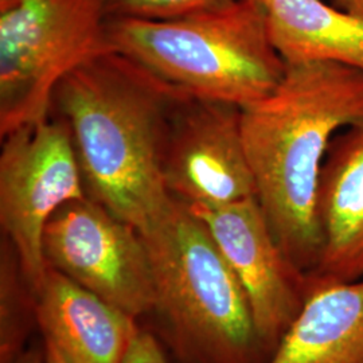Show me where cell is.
<instances>
[{"label": "cell", "instance_id": "1", "mask_svg": "<svg viewBox=\"0 0 363 363\" xmlns=\"http://www.w3.org/2000/svg\"><path fill=\"white\" fill-rule=\"evenodd\" d=\"M184 91L113 49L73 69L52 91L88 196L144 232L172 203L162 177L169 116Z\"/></svg>", "mask_w": 363, "mask_h": 363}, {"label": "cell", "instance_id": "2", "mask_svg": "<svg viewBox=\"0 0 363 363\" xmlns=\"http://www.w3.org/2000/svg\"><path fill=\"white\" fill-rule=\"evenodd\" d=\"M241 111L261 211L286 257L312 273L323 250L320 171L337 130L363 124V72L325 61L286 65L279 86Z\"/></svg>", "mask_w": 363, "mask_h": 363}, {"label": "cell", "instance_id": "3", "mask_svg": "<svg viewBox=\"0 0 363 363\" xmlns=\"http://www.w3.org/2000/svg\"><path fill=\"white\" fill-rule=\"evenodd\" d=\"M148 249L156 312L190 363H267L245 291L206 225L174 198L140 232Z\"/></svg>", "mask_w": 363, "mask_h": 363}, {"label": "cell", "instance_id": "4", "mask_svg": "<svg viewBox=\"0 0 363 363\" xmlns=\"http://www.w3.org/2000/svg\"><path fill=\"white\" fill-rule=\"evenodd\" d=\"M108 39L182 91L241 108L272 93L286 72L257 0L169 21L109 18Z\"/></svg>", "mask_w": 363, "mask_h": 363}, {"label": "cell", "instance_id": "5", "mask_svg": "<svg viewBox=\"0 0 363 363\" xmlns=\"http://www.w3.org/2000/svg\"><path fill=\"white\" fill-rule=\"evenodd\" d=\"M106 0L0 3V138L50 117L52 91L111 50Z\"/></svg>", "mask_w": 363, "mask_h": 363}, {"label": "cell", "instance_id": "6", "mask_svg": "<svg viewBox=\"0 0 363 363\" xmlns=\"http://www.w3.org/2000/svg\"><path fill=\"white\" fill-rule=\"evenodd\" d=\"M0 147V226L31 288L38 292L48 265L43 232L67 202L88 196L64 121L50 116L7 133Z\"/></svg>", "mask_w": 363, "mask_h": 363}, {"label": "cell", "instance_id": "7", "mask_svg": "<svg viewBox=\"0 0 363 363\" xmlns=\"http://www.w3.org/2000/svg\"><path fill=\"white\" fill-rule=\"evenodd\" d=\"M46 265L138 319L154 311L155 281L140 232L91 196L58 208L43 232Z\"/></svg>", "mask_w": 363, "mask_h": 363}, {"label": "cell", "instance_id": "8", "mask_svg": "<svg viewBox=\"0 0 363 363\" xmlns=\"http://www.w3.org/2000/svg\"><path fill=\"white\" fill-rule=\"evenodd\" d=\"M241 116L238 105L183 93L162 151V177L175 199L220 208L256 198Z\"/></svg>", "mask_w": 363, "mask_h": 363}, {"label": "cell", "instance_id": "9", "mask_svg": "<svg viewBox=\"0 0 363 363\" xmlns=\"http://www.w3.org/2000/svg\"><path fill=\"white\" fill-rule=\"evenodd\" d=\"M189 208L206 225L244 288L257 335L271 358L308 298V273L279 247L256 198Z\"/></svg>", "mask_w": 363, "mask_h": 363}, {"label": "cell", "instance_id": "10", "mask_svg": "<svg viewBox=\"0 0 363 363\" xmlns=\"http://www.w3.org/2000/svg\"><path fill=\"white\" fill-rule=\"evenodd\" d=\"M318 220L323 250L308 273L311 281L363 279V124L346 128L330 143L319 178Z\"/></svg>", "mask_w": 363, "mask_h": 363}, {"label": "cell", "instance_id": "11", "mask_svg": "<svg viewBox=\"0 0 363 363\" xmlns=\"http://www.w3.org/2000/svg\"><path fill=\"white\" fill-rule=\"evenodd\" d=\"M37 320L64 363H121L139 331L133 316L50 267L37 292Z\"/></svg>", "mask_w": 363, "mask_h": 363}, {"label": "cell", "instance_id": "12", "mask_svg": "<svg viewBox=\"0 0 363 363\" xmlns=\"http://www.w3.org/2000/svg\"><path fill=\"white\" fill-rule=\"evenodd\" d=\"M267 363H363V279L311 281L301 311Z\"/></svg>", "mask_w": 363, "mask_h": 363}, {"label": "cell", "instance_id": "13", "mask_svg": "<svg viewBox=\"0 0 363 363\" xmlns=\"http://www.w3.org/2000/svg\"><path fill=\"white\" fill-rule=\"evenodd\" d=\"M286 65L335 62L363 72V19L322 0H257Z\"/></svg>", "mask_w": 363, "mask_h": 363}, {"label": "cell", "instance_id": "14", "mask_svg": "<svg viewBox=\"0 0 363 363\" xmlns=\"http://www.w3.org/2000/svg\"><path fill=\"white\" fill-rule=\"evenodd\" d=\"M37 320V294L26 280L18 255L3 237L0 247V363H13Z\"/></svg>", "mask_w": 363, "mask_h": 363}, {"label": "cell", "instance_id": "15", "mask_svg": "<svg viewBox=\"0 0 363 363\" xmlns=\"http://www.w3.org/2000/svg\"><path fill=\"white\" fill-rule=\"evenodd\" d=\"M235 0H106L109 18L169 21L228 6Z\"/></svg>", "mask_w": 363, "mask_h": 363}, {"label": "cell", "instance_id": "16", "mask_svg": "<svg viewBox=\"0 0 363 363\" xmlns=\"http://www.w3.org/2000/svg\"><path fill=\"white\" fill-rule=\"evenodd\" d=\"M121 363H167V361L155 337L139 328Z\"/></svg>", "mask_w": 363, "mask_h": 363}, {"label": "cell", "instance_id": "17", "mask_svg": "<svg viewBox=\"0 0 363 363\" xmlns=\"http://www.w3.org/2000/svg\"><path fill=\"white\" fill-rule=\"evenodd\" d=\"M13 363H46L45 345H43V347L33 346V347L27 349L18 357V359Z\"/></svg>", "mask_w": 363, "mask_h": 363}, {"label": "cell", "instance_id": "18", "mask_svg": "<svg viewBox=\"0 0 363 363\" xmlns=\"http://www.w3.org/2000/svg\"><path fill=\"white\" fill-rule=\"evenodd\" d=\"M333 6L363 19V0H331Z\"/></svg>", "mask_w": 363, "mask_h": 363}, {"label": "cell", "instance_id": "19", "mask_svg": "<svg viewBox=\"0 0 363 363\" xmlns=\"http://www.w3.org/2000/svg\"><path fill=\"white\" fill-rule=\"evenodd\" d=\"M45 350H46V363H64L60 354L52 347V345L45 342Z\"/></svg>", "mask_w": 363, "mask_h": 363}, {"label": "cell", "instance_id": "20", "mask_svg": "<svg viewBox=\"0 0 363 363\" xmlns=\"http://www.w3.org/2000/svg\"><path fill=\"white\" fill-rule=\"evenodd\" d=\"M3 1H6V0H0V3H3Z\"/></svg>", "mask_w": 363, "mask_h": 363}]
</instances>
